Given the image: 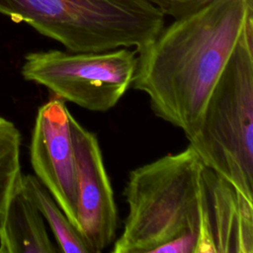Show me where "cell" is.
<instances>
[{"instance_id":"1","label":"cell","mask_w":253,"mask_h":253,"mask_svg":"<svg viewBox=\"0 0 253 253\" xmlns=\"http://www.w3.org/2000/svg\"><path fill=\"white\" fill-rule=\"evenodd\" d=\"M253 16V0H212L184 15L137 51L131 86L152 112L190 138Z\"/></svg>"},{"instance_id":"2","label":"cell","mask_w":253,"mask_h":253,"mask_svg":"<svg viewBox=\"0 0 253 253\" xmlns=\"http://www.w3.org/2000/svg\"><path fill=\"white\" fill-rule=\"evenodd\" d=\"M203 168L189 145L131 170L124 190L127 215L112 252L154 253L183 234L198 237Z\"/></svg>"},{"instance_id":"3","label":"cell","mask_w":253,"mask_h":253,"mask_svg":"<svg viewBox=\"0 0 253 253\" xmlns=\"http://www.w3.org/2000/svg\"><path fill=\"white\" fill-rule=\"evenodd\" d=\"M0 13L73 52L120 47L139 51L165 21L148 0H0Z\"/></svg>"},{"instance_id":"4","label":"cell","mask_w":253,"mask_h":253,"mask_svg":"<svg viewBox=\"0 0 253 253\" xmlns=\"http://www.w3.org/2000/svg\"><path fill=\"white\" fill-rule=\"evenodd\" d=\"M188 140L205 166L253 202V16Z\"/></svg>"},{"instance_id":"5","label":"cell","mask_w":253,"mask_h":253,"mask_svg":"<svg viewBox=\"0 0 253 253\" xmlns=\"http://www.w3.org/2000/svg\"><path fill=\"white\" fill-rule=\"evenodd\" d=\"M136 64L137 51L127 47L96 52L49 49L28 53L22 75L63 101L106 112L131 86Z\"/></svg>"},{"instance_id":"6","label":"cell","mask_w":253,"mask_h":253,"mask_svg":"<svg viewBox=\"0 0 253 253\" xmlns=\"http://www.w3.org/2000/svg\"><path fill=\"white\" fill-rule=\"evenodd\" d=\"M76 161L77 230L90 253H100L117 235L118 211L96 134L71 114Z\"/></svg>"},{"instance_id":"7","label":"cell","mask_w":253,"mask_h":253,"mask_svg":"<svg viewBox=\"0 0 253 253\" xmlns=\"http://www.w3.org/2000/svg\"><path fill=\"white\" fill-rule=\"evenodd\" d=\"M30 157L35 176L76 227V161L70 112L64 101L56 96L38 111Z\"/></svg>"},{"instance_id":"8","label":"cell","mask_w":253,"mask_h":253,"mask_svg":"<svg viewBox=\"0 0 253 253\" xmlns=\"http://www.w3.org/2000/svg\"><path fill=\"white\" fill-rule=\"evenodd\" d=\"M195 253H253V202L205 165Z\"/></svg>"},{"instance_id":"9","label":"cell","mask_w":253,"mask_h":253,"mask_svg":"<svg viewBox=\"0 0 253 253\" xmlns=\"http://www.w3.org/2000/svg\"><path fill=\"white\" fill-rule=\"evenodd\" d=\"M55 252L59 250L47 234L44 218L20 182L6 209L0 230V253Z\"/></svg>"},{"instance_id":"10","label":"cell","mask_w":253,"mask_h":253,"mask_svg":"<svg viewBox=\"0 0 253 253\" xmlns=\"http://www.w3.org/2000/svg\"><path fill=\"white\" fill-rule=\"evenodd\" d=\"M21 182L25 194L48 223L59 252L90 253L80 232L41 181L35 175H22Z\"/></svg>"},{"instance_id":"11","label":"cell","mask_w":253,"mask_h":253,"mask_svg":"<svg viewBox=\"0 0 253 253\" xmlns=\"http://www.w3.org/2000/svg\"><path fill=\"white\" fill-rule=\"evenodd\" d=\"M21 134L15 125L0 117V230L8 203L21 182Z\"/></svg>"},{"instance_id":"12","label":"cell","mask_w":253,"mask_h":253,"mask_svg":"<svg viewBox=\"0 0 253 253\" xmlns=\"http://www.w3.org/2000/svg\"><path fill=\"white\" fill-rule=\"evenodd\" d=\"M155 5L164 16L174 19L192 13L212 0H148Z\"/></svg>"},{"instance_id":"13","label":"cell","mask_w":253,"mask_h":253,"mask_svg":"<svg viewBox=\"0 0 253 253\" xmlns=\"http://www.w3.org/2000/svg\"><path fill=\"white\" fill-rule=\"evenodd\" d=\"M196 243L197 235L186 233L162 244L155 249L154 253H195Z\"/></svg>"}]
</instances>
